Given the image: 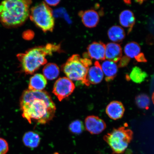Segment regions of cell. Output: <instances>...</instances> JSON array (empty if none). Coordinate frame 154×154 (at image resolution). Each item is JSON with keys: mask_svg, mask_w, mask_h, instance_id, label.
Masks as SVG:
<instances>
[{"mask_svg": "<svg viewBox=\"0 0 154 154\" xmlns=\"http://www.w3.org/2000/svg\"><path fill=\"white\" fill-rule=\"evenodd\" d=\"M108 35L109 39L116 43L122 41L125 38V33L124 29L121 27L114 26L109 29Z\"/></svg>", "mask_w": 154, "mask_h": 154, "instance_id": "obj_18", "label": "cell"}, {"mask_svg": "<svg viewBox=\"0 0 154 154\" xmlns=\"http://www.w3.org/2000/svg\"><path fill=\"white\" fill-rule=\"evenodd\" d=\"M152 101L153 103L154 104V92H153L152 95Z\"/></svg>", "mask_w": 154, "mask_h": 154, "instance_id": "obj_28", "label": "cell"}, {"mask_svg": "<svg viewBox=\"0 0 154 154\" xmlns=\"http://www.w3.org/2000/svg\"><path fill=\"white\" fill-rule=\"evenodd\" d=\"M122 51L121 46L116 43H108L105 46V59L116 63L122 57Z\"/></svg>", "mask_w": 154, "mask_h": 154, "instance_id": "obj_13", "label": "cell"}, {"mask_svg": "<svg viewBox=\"0 0 154 154\" xmlns=\"http://www.w3.org/2000/svg\"><path fill=\"white\" fill-rule=\"evenodd\" d=\"M75 88L74 83L66 77L59 78L54 85L53 92L61 101L72 94Z\"/></svg>", "mask_w": 154, "mask_h": 154, "instance_id": "obj_7", "label": "cell"}, {"mask_svg": "<svg viewBox=\"0 0 154 154\" xmlns=\"http://www.w3.org/2000/svg\"><path fill=\"white\" fill-rule=\"evenodd\" d=\"M60 1H45V3L48 5L55 6L58 5Z\"/></svg>", "mask_w": 154, "mask_h": 154, "instance_id": "obj_27", "label": "cell"}, {"mask_svg": "<svg viewBox=\"0 0 154 154\" xmlns=\"http://www.w3.org/2000/svg\"><path fill=\"white\" fill-rule=\"evenodd\" d=\"M60 154L59 153H58V152H55V153H54L53 154Z\"/></svg>", "mask_w": 154, "mask_h": 154, "instance_id": "obj_29", "label": "cell"}, {"mask_svg": "<svg viewBox=\"0 0 154 154\" xmlns=\"http://www.w3.org/2000/svg\"><path fill=\"white\" fill-rule=\"evenodd\" d=\"M103 77L101 65L98 61H96L93 66L88 69L85 78L82 83L87 86L98 84L102 82Z\"/></svg>", "mask_w": 154, "mask_h": 154, "instance_id": "obj_8", "label": "cell"}, {"mask_svg": "<svg viewBox=\"0 0 154 154\" xmlns=\"http://www.w3.org/2000/svg\"><path fill=\"white\" fill-rule=\"evenodd\" d=\"M20 106L23 117L30 124L32 121L47 124L54 116L56 110L51 96L45 91L25 90L20 98Z\"/></svg>", "mask_w": 154, "mask_h": 154, "instance_id": "obj_1", "label": "cell"}, {"mask_svg": "<svg viewBox=\"0 0 154 154\" xmlns=\"http://www.w3.org/2000/svg\"><path fill=\"white\" fill-rule=\"evenodd\" d=\"M135 103L139 108L147 109L150 105L149 98L146 94H141L137 95L135 98Z\"/></svg>", "mask_w": 154, "mask_h": 154, "instance_id": "obj_22", "label": "cell"}, {"mask_svg": "<svg viewBox=\"0 0 154 154\" xmlns=\"http://www.w3.org/2000/svg\"><path fill=\"white\" fill-rule=\"evenodd\" d=\"M101 66L106 81L110 82L114 79L118 72V66L116 63L107 60L103 61Z\"/></svg>", "mask_w": 154, "mask_h": 154, "instance_id": "obj_14", "label": "cell"}, {"mask_svg": "<svg viewBox=\"0 0 154 154\" xmlns=\"http://www.w3.org/2000/svg\"><path fill=\"white\" fill-rule=\"evenodd\" d=\"M60 45L48 44L45 46L32 48L17 55L23 72L26 74H32L40 67L47 63L46 57L54 52L60 51Z\"/></svg>", "mask_w": 154, "mask_h": 154, "instance_id": "obj_3", "label": "cell"}, {"mask_svg": "<svg viewBox=\"0 0 154 154\" xmlns=\"http://www.w3.org/2000/svg\"><path fill=\"white\" fill-rule=\"evenodd\" d=\"M79 14L82 18L83 23L87 27H95L99 23V15L94 10L81 11Z\"/></svg>", "mask_w": 154, "mask_h": 154, "instance_id": "obj_12", "label": "cell"}, {"mask_svg": "<svg viewBox=\"0 0 154 154\" xmlns=\"http://www.w3.org/2000/svg\"><path fill=\"white\" fill-rule=\"evenodd\" d=\"M8 150V144L6 140L0 138V154H6Z\"/></svg>", "mask_w": 154, "mask_h": 154, "instance_id": "obj_24", "label": "cell"}, {"mask_svg": "<svg viewBox=\"0 0 154 154\" xmlns=\"http://www.w3.org/2000/svg\"><path fill=\"white\" fill-rule=\"evenodd\" d=\"M43 72V75L46 79L53 80L58 76L60 73L59 68L55 63H49L44 67Z\"/></svg>", "mask_w": 154, "mask_h": 154, "instance_id": "obj_19", "label": "cell"}, {"mask_svg": "<svg viewBox=\"0 0 154 154\" xmlns=\"http://www.w3.org/2000/svg\"><path fill=\"white\" fill-rule=\"evenodd\" d=\"M105 46L101 42H95L90 44L87 48V53L89 59L97 60L105 59Z\"/></svg>", "mask_w": 154, "mask_h": 154, "instance_id": "obj_10", "label": "cell"}, {"mask_svg": "<svg viewBox=\"0 0 154 154\" xmlns=\"http://www.w3.org/2000/svg\"><path fill=\"white\" fill-rule=\"evenodd\" d=\"M119 20L121 26L125 28H128V32H130L134 25L135 19L134 13L131 11L125 10L120 13Z\"/></svg>", "mask_w": 154, "mask_h": 154, "instance_id": "obj_16", "label": "cell"}, {"mask_svg": "<svg viewBox=\"0 0 154 154\" xmlns=\"http://www.w3.org/2000/svg\"><path fill=\"white\" fill-rule=\"evenodd\" d=\"M47 84V79L43 75L36 74L30 78L28 89L32 91H43Z\"/></svg>", "mask_w": 154, "mask_h": 154, "instance_id": "obj_15", "label": "cell"}, {"mask_svg": "<svg viewBox=\"0 0 154 154\" xmlns=\"http://www.w3.org/2000/svg\"><path fill=\"white\" fill-rule=\"evenodd\" d=\"M92 64L91 59L75 54L69 58L62 67L63 72L71 80L81 81L85 78L88 69Z\"/></svg>", "mask_w": 154, "mask_h": 154, "instance_id": "obj_5", "label": "cell"}, {"mask_svg": "<svg viewBox=\"0 0 154 154\" xmlns=\"http://www.w3.org/2000/svg\"><path fill=\"white\" fill-rule=\"evenodd\" d=\"M148 76L147 73L139 67L135 66L132 69L130 75L128 76V78L136 83L140 84L143 82Z\"/></svg>", "mask_w": 154, "mask_h": 154, "instance_id": "obj_20", "label": "cell"}, {"mask_svg": "<svg viewBox=\"0 0 154 154\" xmlns=\"http://www.w3.org/2000/svg\"><path fill=\"white\" fill-rule=\"evenodd\" d=\"M125 108L121 102L113 101L107 106L106 112L109 118L113 120L120 119L124 116Z\"/></svg>", "mask_w": 154, "mask_h": 154, "instance_id": "obj_11", "label": "cell"}, {"mask_svg": "<svg viewBox=\"0 0 154 154\" xmlns=\"http://www.w3.org/2000/svg\"><path fill=\"white\" fill-rule=\"evenodd\" d=\"M136 60L139 62H146L147 60L143 53H140L135 58Z\"/></svg>", "mask_w": 154, "mask_h": 154, "instance_id": "obj_26", "label": "cell"}, {"mask_svg": "<svg viewBox=\"0 0 154 154\" xmlns=\"http://www.w3.org/2000/svg\"><path fill=\"white\" fill-rule=\"evenodd\" d=\"M29 0H8L0 3V23L8 28L22 26L29 17Z\"/></svg>", "mask_w": 154, "mask_h": 154, "instance_id": "obj_2", "label": "cell"}, {"mask_svg": "<svg viewBox=\"0 0 154 154\" xmlns=\"http://www.w3.org/2000/svg\"><path fill=\"white\" fill-rule=\"evenodd\" d=\"M69 130L72 133L79 134L84 131V126L81 121L76 120L73 121L69 126Z\"/></svg>", "mask_w": 154, "mask_h": 154, "instance_id": "obj_23", "label": "cell"}, {"mask_svg": "<svg viewBox=\"0 0 154 154\" xmlns=\"http://www.w3.org/2000/svg\"><path fill=\"white\" fill-rule=\"evenodd\" d=\"M125 124L124 126L114 128L103 137L113 153L122 154L128 148L133 137V132Z\"/></svg>", "mask_w": 154, "mask_h": 154, "instance_id": "obj_4", "label": "cell"}, {"mask_svg": "<svg viewBox=\"0 0 154 154\" xmlns=\"http://www.w3.org/2000/svg\"><path fill=\"white\" fill-rule=\"evenodd\" d=\"M85 123L86 130L91 134H100L106 127L104 121L95 116H88L85 119Z\"/></svg>", "mask_w": 154, "mask_h": 154, "instance_id": "obj_9", "label": "cell"}, {"mask_svg": "<svg viewBox=\"0 0 154 154\" xmlns=\"http://www.w3.org/2000/svg\"><path fill=\"white\" fill-rule=\"evenodd\" d=\"M140 51L139 44L134 42L127 44L124 49L125 55L129 58H135L140 53Z\"/></svg>", "mask_w": 154, "mask_h": 154, "instance_id": "obj_21", "label": "cell"}, {"mask_svg": "<svg viewBox=\"0 0 154 154\" xmlns=\"http://www.w3.org/2000/svg\"><path fill=\"white\" fill-rule=\"evenodd\" d=\"M31 20L44 32H52L55 25L52 11L45 2L38 4L30 10Z\"/></svg>", "mask_w": 154, "mask_h": 154, "instance_id": "obj_6", "label": "cell"}, {"mask_svg": "<svg viewBox=\"0 0 154 154\" xmlns=\"http://www.w3.org/2000/svg\"><path fill=\"white\" fill-rule=\"evenodd\" d=\"M130 60V58L126 56H125L121 57L120 61L119 66L120 67H124L126 66L128 64L129 61Z\"/></svg>", "mask_w": 154, "mask_h": 154, "instance_id": "obj_25", "label": "cell"}, {"mask_svg": "<svg viewBox=\"0 0 154 154\" xmlns=\"http://www.w3.org/2000/svg\"><path fill=\"white\" fill-rule=\"evenodd\" d=\"M39 135L33 131H29L24 134L23 141L25 146L29 149H34L39 146L40 142Z\"/></svg>", "mask_w": 154, "mask_h": 154, "instance_id": "obj_17", "label": "cell"}]
</instances>
